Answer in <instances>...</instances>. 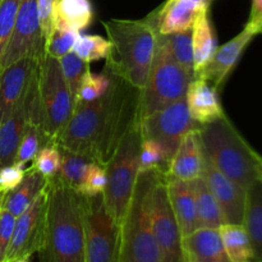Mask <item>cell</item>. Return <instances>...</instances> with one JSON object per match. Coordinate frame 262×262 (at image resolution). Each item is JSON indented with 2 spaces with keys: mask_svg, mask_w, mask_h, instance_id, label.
Listing matches in <instances>:
<instances>
[{
  "mask_svg": "<svg viewBox=\"0 0 262 262\" xmlns=\"http://www.w3.org/2000/svg\"><path fill=\"white\" fill-rule=\"evenodd\" d=\"M166 189L170 206L176 215L182 238L199 229L194 207V193L192 182L171 178L165 174Z\"/></svg>",
  "mask_w": 262,
  "mask_h": 262,
  "instance_id": "21",
  "label": "cell"
},
{
  "mask_svg": "<svg viewBox=\"0 0 262 262\" xmlns=\"http://www.w3.org/2000/svg\"><path fill=\"white\" fill-rule=\"evenodd\" d=\"M22 0H0V58L14 28Z\"/></svg>",
  "mask_w": 262,
  "mask_h": 262,
  "instance_id": "38",
  "label": "cell"
},
{
  "mask_svg": "<svg viewBox=\"0 0 262 262\" xmlns=\"http://www.w3.org/2000/svg\"><path fill=\"white\" fill-rule=\"evenodd\" d=\"M61 151V164L59 169L58 177L63 183L73 188L79 193L81 187L83 184L84 177H86L87 169L92 163L90 159L78 154L69 152V151Z\"/></svg>",
  "mask_w": 262,
  "mask_h": 262,
  "instance_id": "30",
  "label": "cell"
},
{
  "mask_svg": "<svg viewBox=\"0 0 262 262\" xmlns=\"http://www.w3.org/2000/svg\"><path fill=\"white\" fill-rule=\"evenodd\" d=\"M3 199H4V196H2V194H0V209H2V202H3Z\"/></svg>",
  "mask_w": 262,
  "mask_h": 262,
  "instance_id": "45",
  "label": "cell"
},
{
  "mask_svg": "<svg viewBox=\"0 0 262 262\" xmlns=\"http://www.w3.org/2000/svg\"><path fill=\"white\" fill-rule=\"evenodd\" d=\"M217 49L214 26L209 10L200 13L192 26V50H193L194 77L210 63Z\"/></svg>",
  "mask_w": 262,
  "mask_h": 262,
  "instance_id": "24",
  "label": "cell"
},
{
  "mask_svg": "<svg viewBox=\"0 0 262 262\" xmlns=\"http://www.w3.org/2000/svg\"><path fill=\"white\" fill-rule=\"evenodd\" d=\"M37 97L43 145H55L73 114V100L58 59L43 54L37 67Z\"/></svg>",
  "mask_w": 262,
  "mask_h": 262,
  "instance_id": "7",
  "label": "cell"
},
{
  "mask_svg": "<svg viewBox=\"0 0 262 262\" xmlns=\"http://www.w3.org/2000/svg\"><path fill=\"white\" fill-rule=\"evenodd\" d=\"M191 81L189 74L177 63L159 38L147 82L145 89L140 91L138 122L186 96L187 87Z\"/></svg>",
  "mask_w": 262,
  "mask_h": 262,
  "instance_id": "8",
  "label": "cell"
},
{
  "mask_svg": "<svg viewBox=\"0 0 262 262\" xmlns=\"http://www.w3.org/2000/svg\"><path fill=\"white\" fill-rule=\"evenodd\" d=\"M159 38L171 54L177 63L194 78L193 69V50H192V28L183 32L170 33V35H159Z\"/></svg>",
  "mask_w": 262,
  "mask_h": 262,
  "instance_id": "29",
  "label": "cell"
},
{
  "mask_svg": "<svg viewBox=\"0 0 262 262\" xmlns=\"http://www.w3.org/2000/svg\"><path fill=\"white\" fill-rule=\"evenodd\" d=\"M141 137L138 122L127 130L106 164V186L102 200L106 211L122 224L140 176Z\"/></svg>",
  "mask_w": 262,
  "mask_h": 262,
  "instance_id": "6",
  "label": "cell"
},
{
  "mask_svg": "<svg viewBox=\"0 0 262 262\" xmlns=\"http://www.w3.org/2000/svg\"><path fill=\"white\" fill-rule=\"evenodd\" d=\"M258 174H260V178L262 179V156L258 160Z\"/></svg>",
  "mask_w": 262,
  "mask_h": 262,
  "instance_id": "43",
  "label": "cell"
},
{
  "mask_svg": "<svg viewBox=\"0 0 262 262\" xmlns=\"http://www.w3.org/2000/svg\"><path fill=\"white\" fill-rule=\"evenodd\" d=\"M245 27L252 30L256 35L262 33V0H252L250 17Z\"/></svg>",
  "mask_w": 262,
  "mask_h": 262,
  "instance_id": "42",
  "label": "cell"
},
{
  "mask_svg": "<svg viewBox=\"0 0 262 262\" xmlns=\"http://www.w3.org/2000/svg\"><path fill=\"white\" fill-rule=\"evenodd\" d=\"M168 164L169 161L160 143L150 138H142L140 148V174L152 170L166 174Z\"/></svg>",
  "mask_w": 262,
  "mask_h": 262,
  "instance_id": "34",
  "label": "cell"
},
{
  "mask_svg": "<svg viewBox=\"0 0 262 262\" xmlns=\"http://www.w3.org/2000/svg\"><path fill=\"white\" fill-rule=\"evenodd\" d=\"M194 193V207H196V217L199 228H211L219 229L224 224L222 210L217 205L216 200L212 196L211 191L207 187L204 176L192 182Z\"/></svg>",
  "mask_w": 262,
  "mask_h": 262,
  "instance_id": "26",
  "label": "cell"
},
{
  "mask_svg": "<svg viewBox=\"0 0 262 262\" xmlns=\"http://www.w3.org/2000/svg\"><path fill=\"white\" fill-rule=\"evenodd\" d=\"M163 171L141 173L127 214L119 225L118 262H163L150 224L151 191Z\"/></svg>",
  "mask_w": 262,
  "mask_h": 262,
  "instance_id": "5",
  "label": "cell"
},
{
  "mask_svg": "<svg viewBox=\"0 0 262 262\" xmlns=\"http://www.w3.org/2000/svg\"><path fill=\"white\" fill-rule=\"evenodd\" d=\"M110 41L105 71L142 91L158 48L159 33L150 17L102 22Z\"/></svg>",
  "mask_w": 262,
  "mask_h": 262,
  "instance_id": "3",
  "label": "cell"
},
{
  "mask_svg": "<svg viewBox=\"0 0 262 262\" xmlns=\"http://www.w3.org/2000/svg\"><path fill=\"white\" fill-rule=\"evenodd\" d=\"M242 225L247 232L253 251V262H262V179L246 189L245 215Z\"/></svg>",
  "mask_w": 262,
  "mask_h": 262,
  "instance_id": "23",
  "label": "cell"
},
{
  "mask_svg": "<svg viewBox=\"0 0 262 262\" xmlns=\"http://www.w3.org/2000/svg\"><path fill=\"white\" fill-rule=\"evenodd\" d=\"M202 176L222 210L224 223L242 224L246 205L245 189L217 170L206 155Z\"/></svg>",
  "mask_w": 262,
  "mask_h": 262,
  "instance_id": "14",
  "label": "cell"
},
{
  "mask_svg": "<svg viewBox=\"0 0 262 262\" xmlns=\"http://www.w3.org/2000/svg\"><path fill=\"white\" fill-rule=\"evenodd\" d=\"M186 102L192 120L199 125L209 124L225 115L217 89L201 77H194L186 91Z\"/></svg>",
  "mask_w": 262,
  "mask_h": 262,
  "instance_id": "19",
  "label": "cell"
},
{
  "mask_svg": "<svg viewBox=\"0 0 262 262\" xmlns=\"http://www.w3.org/2000/svg\"><path fill=\"white\" fill-rule=\"evenodd\" d=\"M46 178L31 166L26 170L25 178L19 184L8 192L2 202V209L18 217L31 206L40 192L45 188Z\"/></svg>",
  "mask_w": 262,
  "mask_h": 262,
  "instance_id": "25",
  "label": "cell"
},
{
  "mask_svg": "<svg viewBox=\"0 0 262 262\" xmlns=\"http://www.w3.org/2000/svg\"><path fill=\"white\" fill-rule=\"evenodd\" d=\"M205 155L223 174L247 189L258 174V155L237 132L227 115L199 128Z\"/></svg>",
  "mask_w": 262,
  "mask_h": 262,
  "instance_id": "4",
  "label": "cell"
},
{
  "mask_svg": "<svg viewBox=\"0 0 262 262\" xmlns=\"http://www.w3.org/2000/svg\"><path fill=\"white\" fill-rule=\"evenodd\" d=\"M46 214L40 262H84L82 194L58 176L46 179Z\"/></svg>",
  "mask_w": 262,
  "mask_h": 262,
  "instance_id": "2",
  "label": "cell"
},
{
  "mask_svg": "<svg viewBox=\"0 0 262 262\" xmlns=\"http://www.w3.org/2000/svg\"><path fill=\"white\" fill-rule=\"evenodd\" d=\"M94 20L91 0H58L55 26L82 32Z\"/></svg>",
  "mask_w": 262,
  "mask_h": 262,
  "instance_id": "27",
  "label": "cell"
},
{
  "mask_svg": "<svg viewBox=\"0 0 262 262\" xmlns=\"http://www.w3.org/2000/svg\"><path fill=\"white\" fill-rule=\"evenodd\" d=\"M14 262H32L31 261V257H23V258H18Z\"/></svg>",
  "mask_w": 262,
  "mask_h": 262,
  "instance_id": "44",
  "label": "cell"
},
{
  "mask_svg": "<svg viewBox=\"0 0 262 262\" xmlns=\"http://www.w3.org/2000/svg\"><path fill=\"white\" fill-rule=\"evenodd\" d=\"M79 35H81V32L55 26L53 33H51L50 37L45 42V46H43L45 54L59 60L66 54L73 51L74 43H76Z\"/></svg>",
  "mask_w": 262,
  "mask_h": 262,
  "instance_id": "36",
  "label": "cell"
},
{
  "mask_svg": "<svg viewBox=\"0 0 262 262\" xmlns=\"http://www.w3.org/2000/svg\"><path fill=\"white\" fill-rule=\"evenodd\" d=\"M205 166V152L199 129L187 133L170 159L166 176L186 182H193L202 177Z\"/></svg>",
  "mask_w": 262,
  "mask_h": 262,
  "instance_id": "18",
  "label": "cell"
},
{
  "mask_svg": "<svg viewBox=\"0 0 262 262\" xmlns=\"http://www.w3.org/2000/svg\"><path fill=\"white\" fill-rule=\"evenodd\" d=\"M46 200H48V192L45 186L31 206L15 219L14 230L5 261L31 257L33 253L38 252L42 242L43 227H45Z\"/></svg>",
  "mask_w": 262,
  "mask_h": 262,
  "instance_id": "13",
  "label": "cell"
},
{
  "mask_svg": "<svg viewBox=\"0 0 262 262\" xmlns=\"http://www.w3.org/2000/svg\"><path fill=\"white\" fill-rule=\"evenodd\" d=\"M26 170L25 164L13 163L10 165L0 168V194L5 196L8 192L14 189L25 178Z\"/></svg>",
  "mask_w": 262,
  "mask_h": 262,
  "instance_id": "40",
  "label": "cell"
},
{
  "mask_svg": "<svg viewBox=\"0 0 262 262\" xmlns=\"http://www.w3.org/2000/svg\"><path fill=\"white\" fill-rule=\"evenodd\" d=\"M4 262H14V261H4Z\"/></svg>",
  "mask_w": 262,
  "mask_h": 262,
  "instance_id": "46",
  "label": "cell"
},
{
  "mask_svg": "<svg viewBox=\"0 0 262 262\" xmlns=\"http://www.w3.org/2000/svg\"><path fill=\"white\" fill-rule=\"evenodd\" d=\"M110 84H112V76L106 71L101 74H97L87 69L82 77L76 106H78L81 102H90L101 97L102 95L106 94Z\"/></svg>",
  "mask_w": 262,
  "mask_h": 262,
  "instance_id": "33",
  "label": "cell"
},
{
  "mask_svg": "<svg viewBox=\"0 0 262 262\" xmlns=\"http://www.w3.org/2000/svg\"><path fill=\"white\" fill-rule=\"evenodd\" d=\"M184 262H232L220 238L219 229L199 228L182 238Z\"/></svg>",
  "mask_w": 262,
  "mask_h": 262,
  "instance_id": "20",
  "label": "cell"
},
{
  "mask_svg": "<svg viewBox=\"0 0 262 262\" xmlns=\"http://www.w3.org/2000/svg\"><path fill=\"white\" fill-rule=\"evenodd\" d=\"M105 186H106V168L92 161L87 169L79 194L87 197L97 196L104 192Z\"/></svg>",
  "mask_w": 262,
  "mask_h": 262,
  "instance_id": "39",
  "label": "cell"
},
{
  "mask_svg": "<svg viewBox=\"0 0 262 262\" xmlns=\"http://www.w3.org/2000/svg\"><path fill=\"white\" fill-rule=\"evenodd\" d=\"M41 146H43V135L41 124L38 122L27 120L14 163L26 165L27 163L32 161Z\"/></svg>",
  "mask_w": 262,
  "mask_h": 262,
  "instance_id": "35",
  "label": "cell"
},
{
  "mask_svg": "<svg viewBox=\"0 0 262 262\" xmlns=\"http://www.w3.org/2000/svg\"><path fill=\"white\" fill-rule=\"evenodd\" d=\"M26 123H27V110H26L25 96L14 107V110L0 123V168L10 165L15 161Z\"/></svg>",
  "mask_w": 262,
  "mask_h": 262,
  "instance_id": "22",
  "label": "cell"
},
{
  "mask_svg": "<svg viewBox=\"0 0 262 262\" xmlns=\"http://www.w3.org/2000/svg\"><path fill=\"white\" fill-rule=\"evenodd\" d=\"M37 2L22 0L14 28L0 58V72L23 58L41 59L45 54Z\"/></svg>",
  "mask_w": 262,
  "mask_h": 262,
  "instance_id": "12",
  "label": "cell"
},
{
  "mask_svg": "<svg viewBox=\"0 0 262 262\" xmlns=\"http://www.w3.org/2000/svg\"><path fill=\"white\" fill-rule=\"evenodd\" d=\"M59 64H60L64 81L68 87L72 100H73V106H76L82 77H83L84 72L89 69V66L82 59H79L73 51L66 54L63 58L59 59Z\"/></svg>",
  "mask_w": 262,
  "mask_h": 262,
  "instance_id": "32",
  "label": "cell"
},
{
  "mask_svg": "<svg viewBox=\"0 0 262 262\" xmlns=\"http://www.w3.org/2000/svg\"><path fill=\"white\" fill-rule=\"evenodd\" d=\"M219 234L230 261L253 262L252 246L242 224L224 223L219 227Z\"/></svg>",
  "mask_w": 262,
  "mask_h": 262,
  "instance_id": "28",
  "label": "cell"
},
{
  "mask_svg": "<svg viewBox=\"0 0 262 262\" xmlns=\"http://www.w3.org/2000/svg\"><path fill=\"white\" fill-rule=\"evenodd\" d=\"M212 0H165L148 14L159 35L191 30L200 13L209 10Z\"/></svg>",
  "mask_w": 262,
  "mask_h": 262,
  "instance_id": "15",
  "label": "cell"
},
{
  "mask_svg": "<svg viewBox=\"0 0 262 262\" xmlns=\"http://www.w3.org/2000/svg\"><path fill=\"white\" fill-rule=\"evenodd\" d=\"M200 127L201 125L192 120L189 115L186 96L166 105L163 109L156 110L138 122L141 137L150 138L160 143L168 161L173 158L184 136Z\"/></svg>",
  "mask_w": 262,
  "mask_h": 262,
  "instance_id": "10",
  "label": "cell"
},
{
  "mask_svg": "<svg viewBox=\"0 0 262 262\" xmlns=\"http://www.w3.org/2000/svg\"><path fill=\"white\" fill-rule=\"evenodd\" d=\"M40 59L23 58L0 72V123L26 96Z\"/></svg>",
  "mask_w": 262,
  "mask_h": 262,
  "instance_id": "16",
  "label": "cell"
},
{
  "mask_svg": "<svg viewBox=\"0 0 262 262\" xmlns=\"http://www.w3.org/2000/svg\"><path fill=\"white\" fill-rule=\"evenodd\" d=\"M61 164V151L56 145H43L32 160V168L46 179L58 176Z\"/></svg>",
  "mask_w": 262,
  "mask_h": 262,
  "instance_id": "37",
  "label": "cell"
},
{
  "mask_svg": "<svg viewBox=\"0 0 262 262\" xmlns=\"http://www.w3.org/2000/svg\"><path fill=\"white\" fill-rule=\"evenodd\" d=\"M15 219L7 210L0 209V262L5 261L8 248L12 241L13 230H14Z\"/></svg>",
  "mask_w": 262,
  "mask_h": 262,
  "instance_id": "41",
  "label": "cell"
},
{
  "mask_svg": "<svg viewBox=\"0 0 262 262\" xmlns=\"http://www.w3.org/2000/svg\"><path fill=\"white\" fill-rule=\"evenodd\" d=\"M84 224V262H118L119 225L114 222L102 200L82 196Z\"/></svg>",
  "mask_w": 262,
  "mask_h": 262,
  "instance_id": "9",
  "label": "cell"
},
{
  "mask_svg": "<svg viewBox=\"0 0 262 262\" xmlns=\"http://www.w3.org/2000/svg\"><path fill=\"white\" fill-rule=\"evenodd\" d=\"M256 35L252 30L245 27L237 36L216 49L210 63L197 74L209 81L215 89L219 90L224 84L229 74L239 61L247 46L255 38Z\"/></svg>",
  "mask_w": 262,
  "mask_h": 262,
  "instance_id": "17",
  "label": "cell"
},
{
  "mask_svg": "<svg viewBox=\"0 0 262 262\" xmlns=\"http://www.w3.org/2000/svg\"><path fill=\"white\" fill-rule=\"evenodd\" d=\"M110 51V41L99 35H79L74 43L73 53L86 64L106 59Z\"/></svg>",
  "mask_w": 262,
  "mask_h": 262,
  "instance_id": "31",
  "label": "cell"
},
{
  "mask_svg": "<svg viewBox=\"0 0 262 262\" xmlns=\"http://www.w3.org/2000/svg\"><path fill=\"white\" fill-rule=\"evenodd\" d=\"M150 224L163 262H184L182 234L169 202L165 173L159 176L151 191Z\"/></svg>",
  "mask_w": 262,
  "mask_h": 262,
  "instance_id": "11",
  "label": "cell"
},
{
  "mask_svg": "<svg viewBox=\"0 0 262 262\" xmlns=\"http://www.w3.org/2000/svg\"><path fill=\"white\" fill-rule=\"evenodd\" d=\"M109 73V72H107ZM112 76L106 94L74 107L55 145L106 166L123 136L138 122L140 91Z\"/></svg>",
  "mask_w": 262,
  "mask_h": 262,
  "instance_id": "1",
  "label": "cell"
}]
</instances>
